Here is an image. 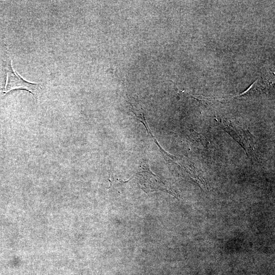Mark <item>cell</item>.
Returning a JSON list of instances; mask_svg holds the SVG:
<instances>
[{"label":"cell","instance_id":"obj_1","mask_svg":"<svg viewBox=\"0 0 275 275\" xmlns=\"http://www.w3.org/2000/svg\"><path fill=\"white\" fill-rule=\"evenodd\" d=\"M9 67L4 92L7 93L14 89H23L28 91L35 96L39 95L42 90L40 84L31 83L23 79L16 73L12 63L10 66L9 64Z\"/></svg>","mask_w":275,"mask_h":275}]
</instances>
